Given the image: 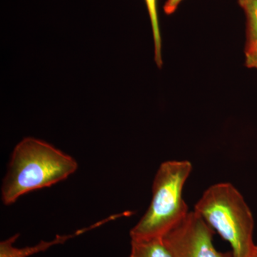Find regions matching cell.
Returning a JSON list of instances; mask_svg holds the SVG:
<instances>
[{"instance_id": "obj_1", "label": "cell", "mask_w": 257, "mask_h": 257, "mask_svg": "<svg viewBox=\"0 0 257 257\" xmlns=\"http://www.w3.org/2000/svg\"><path fill=\"white\" fill-rule=\"evenodd\" d=\"M78 167L73 157L33 138L15 147L2 186V199L13 204L27 193L50 187L72 175Z\"/></svg>"}, {"instance_id": "obj_2", "label": "cell", "mask_w": 257, "mask_h": 257, "mask_svg": "<svg viewBox=\"0 0 257 257\" xmlns=\"http://www.w3.org/2000/svg\"><path fill=\"white\" fill-rule=\"evenodd\" d=\"M194 211L229 243L232 257H253L254 219L242 194L232 184H212L203 193Z\"/></svg>"}, {"instance_id": "obj_3", "label": "cell", "mask_w": 257, "mask_h": 257, "mask_svg": "<svg viewBox=\"0 0 257 257\" xmlns=\"http://www.w3.org/2000/svg\"><path fill=\"white\" fill-rule=\"evenodd\" d=\"M193 170L188 160L161 164L152 184L150 207L130 231L131 239L162 238L189 214L183 198L184 185Z\"/></svg>"}, {"instance_id": "obj_4", "label": "cell", "mask_w": 257, "mask_h": 257, "mask_svg": "<svg viewBox=\"0 0 257 257\" xmlns=\"http://www.w3.org/2000/svg\"><path fill=\"white\" fill-rule=\"evenodd\" d=\"M212 228L195 211L162 237L172 257H232L221 252L213 243Z\"/></svg>"}, {"instance_id": "obj_5", "label": "cell", "mask_w": 257, "mask_h": 257, "mask_svg": "<svg viewBox=\"0 0 257 257\" xmlns=\"http://www.w3.org/2000/svg\"><path fill=\"white\" fill-rule=\"evenodd\" d=\"M130 257H172L162 238L131 239Z\"/></svg>"}, {"instance_id": "obj_6", "label": "cell", "mask_w": 257, "mask_h": 257, "mask_svg": "<svg viewBox=\"0 0 257 257\" xmlns=\"http://www.w3.org/2000/svg\"><path fill=\"white\" fill-rule=\"evenodd\" d=\"M151 20L152 32H153L154 42H155V62L160 68L162 67V39H161L160 24L157 14V0H145Z\"/></svg>"}, {"instance_id": "obj_7", "label": "cell", "mask_w": 257, "mask_h": 257, "mask_svg": "<svg viewBox=\"0 0 257 257\" xmlns=\"http://www.w3.org/2000/svg\"><path fill=\"white\" fill-rule=\"evenodd\" d=\"M246 17L247 42L257 40V0H238Z\"/></svg>"}, {"instance_id": "obj_8", "label": "cell", "mask_w": 257, "mask_h": 257, "mask_svg": "<svg viewBox=\"0 0 257 257\" xmlns=\"http://www.w3.org/2000/svg\"><path fill=\"white\" fill-rule=\"evenodd\" d=\"M245 64L248 68L257 69V40L246 43Z\"/></svg>"}, {"instance_id": "obj_9", "label": "cell", "mask_w": 257, "mask_h": 257, "mask_svg": "<svg viewBox=\"0 0 257 257\" xmlns=\"http://www.w3.org/2000/svg\"><path fill=\"white\" fill-rule=\"evenodd\" d=\"M182 1V0H167L164 6V11L166 14L168 15L173 14Z\"/></svg>"}, {"instance_id": "obj_10", "label": "cell", "mask_w": 257, "mask_h": 257, "mask_svg": "<svg viewBox=\"0 0 257 257\" xmlns=\"http://www.w3.org/2000/svg\"><path fill=\"white\" fill-rule=\"evenodd\" d=\"M253 257H257V244H256V247H255L254 251H253Z\"/></svg>"}]
</instances>
